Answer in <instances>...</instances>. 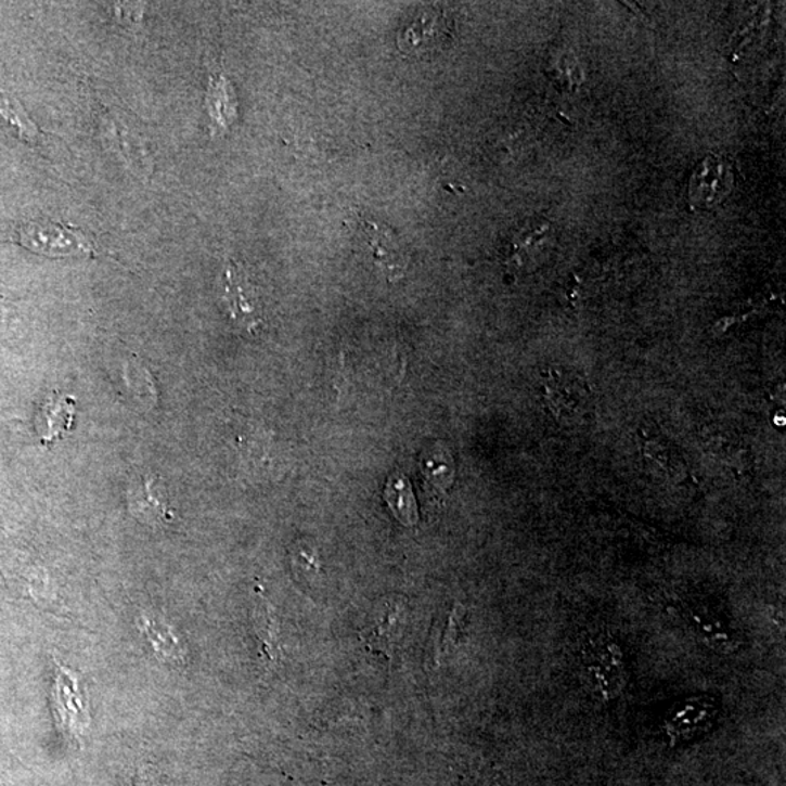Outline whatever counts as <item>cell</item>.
I'll return each instance as SVG.
<instances>
[{"label":"cell","mask_w":786,"mask_h":786,"mask_svg":"<svg viewBox=\"0 0 786 786\" xmlns=\"http://www.w3.org/2000/svg\"><path fill=\"white\" fill-rule=\"evenodd\" d=\"M361 232L369 248L372 250V258L375 265L379 267L382 273L390 280L403 278L408 267L405 250H403L401 242L395 236L386 224L373 222V220L361 219Z\"/></svg>","instance_id":"cell-5"},{"label":"cell","mask_w":786,"mask_h":786,"mask_svg":"<svg viewBox=\"0 0 786 786\" xmlns=\"http://www.w3.org/2000/svg\"><path fill=\"white\" fill-rule=\"evenodd\" d=\"M54 711L63 733L78 740L88 725L87 709L83 708L82 696L79 694L78 679L69 670L59 667L56 690H54Z\"/></svg>","instance_id":"cell-8"},{"label":"cell","mask_w":786,"mask_h":786,"mask_svg":"<svg viewBox=\"0 0 786 786\" xmlns=\"http://www.w3.org/2000/svg\"><path fill=\"white\" fill-rule=\"evenodd\" d=\"M730 180L729 168L725 167L724 160L708 159L705 160L700 171L696 172L694 178V185H692V195L696 198V202L703 203L707 191L709 193V202H716L721 198V191L730 190V182H721Z\"/></svg>","instance_id":"cell-14"},{"label":"cell","mask_w":786,"mask_h":786,"mask_svg":"<svg viewBox=\"0 0 786 786\" xmlns=\"http://www.w3.org/2000/svg\"><path fill=\"white\" fill-rule=\"evenodd\" d=\"M0 125L10 127L24 142L37 143L40 139V129L28 116L27 109L16 98L5 92H0Z\"/></svg>","instance_id":"cell-15"},{"label":"cell","mask_w":786,"mask_h":786,"mask_svg":"<svg viewBox=\"0 0 786 786\" xmlns=\"http://www.w3.org/2000/svg\"><path fill=\"white\" fill-rule=\"evenodd\" d=\"M159 478L142 475L131 484L127 492L131 516L152 528H160L173 521L172 510L165 501L163 486H159Z\"/></svg>","instance_id":"cell-7"},{"label":"cell","mask_w":786,"mask_h":786,"mask_svg":"<svg viewBox=\"0 0 786 786\" xmlns=\"http://www.w3.org/2000/svg\"><path fill=\"white\" fill-rule=\"evenodd\" d=\"M140 627H142L140 629H142L144 634H146L149 640H151L153 647H155L156 653L159 654L160 658L171 661V665L176 666H180L181 662H184V652H182L180 643H178L177 636L172 634L171 629L165 627V624L156 622V620L147 618L142 619Z\"/></svg>","instance_id":"cell-17"},{"label":"cell","mask_w":786,"mask_h":786,"mask_svg":"<svg viewBox=\"0 0 786 786\" xmlns=\"http://www.w3.org/2000/svg\"><path fill=\"white\" fill-rule=\"evenodd\" d=\"M545 397L551 411L560 422L583 424L592 414L589 390L571 376L552 373L545 382Z\"/></svg>","instance_id":"cell-4"},{"label":"cell","mask_w":786,"mask_h":786,"mask_svg":"<svg viewBox=\"0 0 786 786\" xmlns=\"http://www.w3.org/2000/svg\"><path fill=\"white\" fill-rule=\"evenodd\" d=\"M584 680L603 704L618 699L628 685V671L620 645L609 636L590 641L583 654Z\"/></svg>","instance_id":"cell-2"},{"label":"cell","mask_w":786,"mask_h":786,"mask_svg":"<svg viewBox=\"0 0 786 786\" xmlns=\"http://www.w3.org/2000/svg\"><path fill=\"white\" fill-rule=\"evenodd\" d=\"M686 616L690 618L691 629L698 640L713 652L733 653L740 645L736 631L716 610L704 605H695L686 611Z\"/></svg>","instance_id":"cell-9"},{"label":"cell","mask_w":786,"mask_h":786,"mask_svg":"<svg viewBox=\"0 0 786 786\" xmlns=\"http://www.w3.org/2000/svg\"><path fill=\"white\" fill-rule=\"evenodd\" d=\"M466 616V607L463 606L462 603H456L453 607L452 614H450L448 627H446L443 635H441L440 643L437 645V665H440L446 657H449L450 653H452L453 648L459 644V641H461Z\"/></svg>","instance_id":"cell-18"},{"label":"cell","mask_w":786,"mask_h":786,"mask_svg":"<svg viewBox=\"0 0 786 786\" xmlns=\"http://www.w3.org/2000/svg\"><path fill=\"white\" fill-rule=\"evenodd\" d=\"M75 411V398L59 392L51 394L42 403L37 418V430L42 443H53L70 431L74 427Z\"/></svg>","instance_id":"cell-10"},{"label":"cell","mask_w":786,"mask_h":786,"mask_svg":"<svg viewBox=\"0 0 786 786\" xmlns=\"http://www.w3.org/2000/svg\"><path fill=\"white\" fill-rule=\"evenodd\" d=\"M227 299L229 314L232 321L240 328L254 333L261 325L258 310L255 308L254 301L248 299L244 288V279L235 265L229 266L227 271Z\"/></svg>","instance_id":"cell-13"},{"label":"cell","mask_w":786,"mask_h":786,"mask_svg":"<svg viewBox=\"0 0 786 786\" xmlns=\"http://www.w3.org/2000/svg\"><path fill=\"white\" fill-rule=\"evenodd\" d=\"M385 499L388 501L390 510L402 525L414 526L418 521V512H416V503L412 495L410 482L408 479L394 478L388 482L385 490Z\"/></svg>","instance_id":"cell-16"},{"label":"cell","mask_w":786,"mask_h":786,"mask_svg":"<svg viewBox=\"0 0 786 786\" xmlns=\"http://www.w3.org/2000/svg\"><path fill=\"white\" fill-rule=\"evenodd\" d=\"M12 241L50 258L96 257L95 246L78 229L49 219L28 220L14 229Z\"/></svg>","instance_id":"cell-1"},{"label":"cell","mask_w":786,"mask_h":786,"mask_svg":"<svg viewBox=\"0 0 786 786\" xmlns=\"http://www.w3.org/2000/svg\"><path fill=\"white\" fill-rule=\"evenodd\" d=\"M402 611L398 605H388L379 620L369 624L364 632H361V641L372 653L384 654L385 657H392L395 648L402 639L403 627Z\"/></svg>","instance_id":"cell-12"},{"label":"cell","mask_w":786,"mask_h":786,"mask_svg":"<svg viewBox=\"0 0 786 786\" xmlns=\"http://www.w3.org/2000/svg\"><path fill=\"white\" fill-rule=\"evenodd\" d=\"M720 708L711 696H691L667 712L665 730L671 743H682L707 733L716 724Z\"/></svg>","instance_id":"cell-3"},{"label":"cell","mask_w":786,"mask_h":786,"mask_svg":"<svg viewBox=\"0 0 786 786\" xmlns=\"http://www.w3.org/2000/svg\"><path fill=\"white\" fill-rule=\"evenodd\" d=\"M253 624L259 648L265 657V665L267 667L278 666L280 657H282L279 618L269 598L262 593H257L254 602Z\"/></svg>","instance_id":"cell-11"},{"label":"cell","mask_w":786,"mask_h":786,"mask_svg":"<svg viewBox=\"0 0 786 786\" xmlns=\"http://www.w3.org/2000/svg\"><path fill=\"white\" fill-rule=\"evenodd\" d=\"M448 20L437 8H423L414 23L399 34V49L407 54L422 56L439 49L448 38Z\"/></svg>","instance_id":"cell-6"}]
</instances>
